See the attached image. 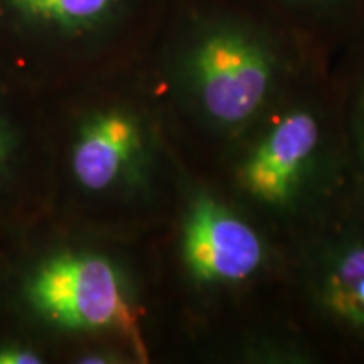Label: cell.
<instances>
[{
  "instance_id": "cell-1",
  "label": "cell",
  "mask_w": 364,
  "mask_h": 364,
  "mask_svg": "<svg viewBox=\"0 0 364 364\" xmlns=\"http://www.w3.org/2000/svg\"><path fill=\"white\" fill-rule=\"evenodd\" d=\"M167 11L164 93L176 127L216 157L329 63V51L257 0H171Z\"/></svg>"
},
{
  "instance_id": "cell-2",
  "label": "cell",
  "mask_w": 364,
  "mask_h": 364,
  "mask_svg": "<svg viewBox=\"0 0 364 364\" xmlns=\"http://www.w3.org/2000/svg\"><path fill=\"white\" fill-rule=\"evenodd\" d=\"M225 193L287 245L353 203L343 107L317 66L218 157Z\"/></svg>"
},
{
  "instance_id": "cell-3",
  "label": "cell",
  "mask_w": 364,
  "mask_h": 364,
  "mask_svg": "<svg viewBox=\"0 0 364 364\" xmlns=\"http://www.w3.org/2000/svg\"><path fill=\"white\" fill-rule=\"evenodd\" d=\"M176 265L186 290L203 306L235 299L285 272L287 250L216 182L176 172Z\"/></svg>"
},
{
  "instance_id": "cell-4",
  "label": "cell",
  "mask_w": 364,
  "mask_h": 364,
  "mask_svg": "<svg viewBox=\"0 0 364 364\" xmlns=\"http://www.w3.org/2000/svg\"><path fill=\"white\" fill-rule=\"evenodd\" d=\"M285 277L306 321L364 354V213L348 204L285 245Z\"/></svg>"
},
{
  "instance_id": "cell-5",
  "label": "cell",
  "mask_w": 364,
  "mask_h": 364,
  "mask_svg": "<svg viewBox=\"0 0 364 364\" xmlns=\"http://www.w3.org/2000/svg\"><path fill=\"white\" fill-rule=\"evenodd\" d=\"M29 299L46 321L70 332H117L145 358L139 306L130 280L107 255L70 250L49 258L34 273Z\"/></svg>"
},
{
  "instance_id": "cell-6",
  "label": "cell",
  "mask_w": 364,
  "mask_h": 364,
  "mask_svg": "<svg viewBox=\"0 0 364 364\" xmlns=\"http://www.w3.org/2000/svg\"><path fill=\"white\" fill-rule=\"evenodd\" d=\"M161 157L156 130L139 112L107 107L91 112L78 125L70 172L88 196L142 193L152 188Z\"/></svg>"
},
{
  "instance_id": "cell-7",
  "label": "cell",
  "mask_w": 364,
  "mask_h": 364,
  "mask_svg": "<svg viewBox=\"0 0 364 364\" xmlns=\"http://www.w3.org/2000/svg\"><path fill=\"white\" fill-rule=\"evenodd\" d=\"M331 54L364 34V0H257Z\"/></svg>"
},
{
  "instance_id": "cell-8",
  "label": "cell",
  "mask_w": 364,
  "mask_h": 364,
  "mask_svg": "<svg viewBox=\"0 0 364 364\" xmlns=\"http://www.w3.org/2000/svg\"><path fill=\"white\" fill-rule=\"evenodd\" d=\"M334 71L351 166L353 204L364 213V34L343 49Z\"/></svg>"
},
{
  "instance_id": "cell-9",
  "label": "cell",
  "mask_w": 364,
  "mask_h": 364,
  "mask_svg": "<svg viewBox=\"0 0 364 364\" xmlns=\"http://www.w3.org/2000/svg\"><path fill=\"white\" fill-rule=\"evenodd\" d=\"M129 0H11V6L31 21L66 36L98 33L115 21Z\"/></svg>"
},
{
  "instance_id": "cell-10",
  "label": "cell",
  "mask_w": 364,
  "mask_h": 364,
  "mask_svg": "<svg viewBox=\"0 0 364 364\" xmlns=\"http://www.w3.org/2000/svg\"><path fill=\"white\" fill-rule=\"evenodd\" d=\"M223 356L248 364H304L314 363L316 349L295 331L252 329L241 332L225 346Z\"/></svg>"
},
{
  "instance_id": "cell-11",
  "label": "cell",
  "mask_w": 364,
  "mask_h": 364,
  "mask_svg": "<svg viewBox=\"0 0 364 364\" xmlns=\"http://www.w3.org/2000/svg\"><path fill=\"white\" fill-rule=\"evenodd\" d=\"M43 358L29 349L7 348L0 351V364H38Z\"/></svg>"
},
{
  "instance_id": "cell-12",
  "label": "cell",
  "mask_w": 364,
  "mask_h": 364,
  "mask_svg": "<svg viewBox=\"0 0 364 364\" xmlns=\"http://www.w3.org/2000/svg\"><path fill=\"white\" fill-rule=\"evenodd\" d=\"M4 157V140H2V134H0V161Z\"/></svg>"
}]
</instances>
